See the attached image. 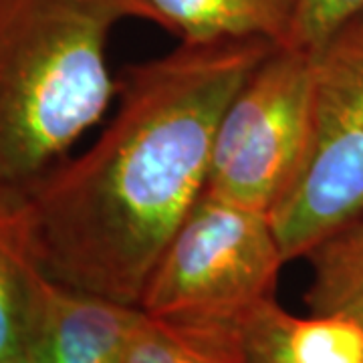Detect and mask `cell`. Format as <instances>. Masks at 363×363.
<instances>
[{"mask_svg": "<svg viewBox=\"0 0 363 363\" xmlns=\"http://www.w3.org/2000/svg\"><path fill=\"white\" fill-rule=\"evenodd\" d=\"M272 47L182 43L125 69L99 140L6 212L30 260L63 285L140 307L157 259L204 192L226 105Z\"/></svg>", "mask_w": 363, "mask_h": 363, "instance_id": "6da1fadb", "label": "cell"}, {"mask_svg": "<svg viewBox=\"0 0 363 363\" xmlns=\"http://www.w3.org/2000/svg\"><path fill=\"white\" fill-rule=\"evenodd\" d=\"M138 0H0V212L18 206L105 113L107 40Z\"/></svg>", "mask_w": 363, "mask_h": 363, "instance_id": "7a4b0ae2", "label": "cell"}, {"mask_svg": "<svg viewBox=\"0 0 363 363\" xmlns=\"http://www.w3.org/2000/svg\"><path fill=\"white\" fill-rule=\"evenodd\" d=\"M285 262L271 214L202 192L157 259L140 309L174 323L240 329L274 298Z\"/></svg>", "mask_w": 363, "mask_h": 363, "instance_id": "3957f363", "label": "cell"}, {"mask_svg": "<svg viewBox=\"0 0 363 363\" xmlns=\"http://www.w3.org/2000/svg\"><path fill=\"white\" fill-rule=\"evenodd\" d=\"M311 128L297 178L271 212L286 260L363 214V11L311 51Z\"/></svg>", "mask_w": 363, "mask_h": 363, "instance_id": "277c9868", "label": "cell"}, {"mask_svg": "<svg viewBox=\"0 0 363 363\" xmlns=\"http://www.w3.org/2000/svg\"><path fill=\"white\" fill-rule=\"evenodd\" d=\"M311 77V51L272 47L216 125L204 194L271 214L305 160Z\"/></svg>", "mask_w": 363, "mask_h": 363, "instance_id": "5b68a950", "label": "cell"}, {"mask_svg": "<svg viewBox=\"0 0 363 363\" xmlns=\"http://www.w3.org/2000/svg\"><path fill=\"white\" fill-rule=\"evenodd\" d=\"M28 363H123L142 309L47 277L33 262Z\"/></svg>", "mask_w": 363, "mask_h": 363, "instance_id": "8992f818", "label": "cell"}, {"mask_svg": "<svg viewBox=\"0 0 363 363\" xmlns=\"http://www.w3.org/2000/svg\"><path fill=\"white\" fill-rule=\"evenodd\" d=\"M250 363H363V329L347 315L295 317L277 298L264 301L240 325Z\"/></svg>", "mask_w": 363, "mask_h": 363, "instance_id": "52a82bcc", "label": "cell"}, {"mask_svg": "<svg viewBox=\"0 0 363 363\" xmlns=\"http://www.w3.org/2000/svg\"><path fill=\"white\" fill-rule=\"evenodd\" d=\"M143 18L182 43L262 39L293 45L301 0H138Z\"/></svg>", "mask_w": 363, "mask_h": 363, "instance_id": "ba28073f", "label": "cell"}, {"mask_svg": "<svg viewBox=\"0 0 363 363\" xmlns=\"http://www.w3.org/2000/svg\"><path fill=\"white\" fill-rule=\"evenodd\" d=\"M123 363H250L240 329L186 325L142 317L133 329Z\"/></svg>", "mask_w": 363, "mask_h": 363, "instance_id": "9c48e42d", "label": "cell"}, {"mask_svg": "<svg viewBox=\"0 0 363 363\" xmlns=\"http://www.w3.org/2000/svg\"><path fill=\"white\" fill-rule=\"evenodd\" d=\"M305 257L313 269L305 295L311 313L347 315L363 329V214L327 234Z\"/></svg>", "mask_w": 363, "mask_h": 363, "instance_id": "30bf717a", "label": "cell"}, {"mask_svg": "<svg viewBox=\"0 0 363 363\" xmlns=\"http://www.w3.org/2000/svg\"><path fill=\"white\" fill-rule=\"evenodd\" d=\"M33 260L14 233L6 212H0V363L23 359L28 341Z\"/></svg>", "mask_w": 363, "mask_h": 363, "instance_id": "8fae6325", "label": "cell"}, {"mask_svg": "<svg viewBox=\"0 0 363 363\" xmlns=\"http://www.w3.org/2000/svg\"><path fill=\"white\" fill-rule=\"evenodd\" d=\"M363 11V0H301L293 47L315 51L339 25Z\"/></svg>", "mask_w": 363, "mask_h": 363, "instance_id": "7c38bea8", "label": "cell"}, {"mask_svg": "<svg viewBox=\"0 0 363 363\" xmlns=\"http://www.w3.org/2000/svg\"><path fill=\"white\" fill-rule=\"evenodd\" d=\"M11 363H28V362H26V357H23V359H16V362H11Z\"/></svg>", "mask_w": 363, "mask_h": 363, "instance_id": "4fadbf2b", "label": "cell"}]
</instances>
